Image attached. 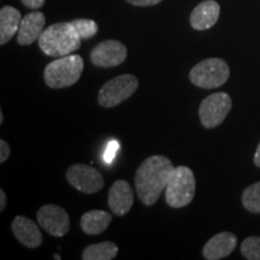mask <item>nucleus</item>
Instances as JSON below:
<instances>
[{
    "label": "nucleus",
    "mask_w": 260,
    "mask_h": 260,
    "mask_svg": "<svg viewBox=\"0 0 260 260\" xmlns=\"http://www.w3.org/2000/svg\"><path fill=\"white\" fill-rule=\"evenodd\" d=\"M175 167L164 155H152L142 161L135 174V188L141 203L152 206L167 189Z\"/></svg>",
    "instance_id": "1"
},
{
    "label": "nucleus",
    "mask_w": 260,
    "mask_h": 260,
    "mask_svg": "<svg viewBox=\"0 0 260 260\" xmlns=\"http://www.w3.org/2000/svg\"><path fill=\"white\" fill-rule=\"evenodd\" d=\"M38 41L46 56L60 58L79 50L82 39L71 22H60L45 29Z\"/></svg>",
    "instance_id": "2"
},
{
    "label": "nucleus",
    "mask_w": 260,
    "mask_h": 260,
    "mask_svg": "<svg viewBox=\"0 0 260 260\" xmlns=\"http://www.w3.org/2000/svg\"><path fill=\"white\" fill-rule=\"evenodd\" d=\"M84 68L82 57L79 54H68L47 64L44 79L50 88L60 89L74 86L80 80Z\"/></svg>",
    "instance_id": "3"
},
{
    "label": "nucleus",
    "mask_w": 260,
    "mask_h": 260,
    "mask_svg": "<svg viewBox=\"0 0 260 260\" xmlns=\"http://www.w3.org/2000/svg\"><path fill=\"white\" fill-rule=\"evenodd\" d=\"M195 188L197 182L191 169L183 165L175 168L165 189L167 204L174 209L187 206L194 199Z\"/></svg>",
    "instance_id": "4"
},
{
    "label": "nucleus",
    "mask_w": 260,
    "mask_h": 260,
    "mask_svg": "<svg viewBox=\"0 0 260 260\" xmlns=\"http://www.w3.org/2000/svg\"><path fill=\"white\" fill-rule=\"evenodd\" d=\"M230 76L229 65L220 58H209L198 63L189 73V80L199 88H218Z\"/></svg>",
    "instance_id": "5"
},
{
    "label": "nucleus",
    "mask_w": 260,
    "mask_h": 260,
    "mask_svg": "<svg viewBox=\"0 0 260 260\" xmlns=\"http://www.w3.org/2000/svg\"><path fill=\"white\" fill-rule=\"evenodd\" d=\"M139 88V80L134 75L124 74L113 77L102 87L98 103L103 107H115L134 94Z\"/></svg>",
    "instance_id": "6"
},
{
    "label": "nucleus",
    "mask_w": 260,
    "mask_h": 260,
    "mask_svg": "<svg viewBox=\"0 0 260 260\" xmlns=\"http://www.w3.org/2000/svg\"><path fill=\"white\" fill-rule=\"evenodd\" d=\"M232 106V98L228 93L218 92L205 98L199 106L201 124L206 129L217 128L225 121Z\"/></svg>",
    "instance_id": "7"
},
{
    "label": "nucleus",
    "mask_w": 260,
    "mask_h": 260,
    "mask_svg": "<svg viewBox=\"0 0 260 260\" xmlns=\"http://www.w3.org/2000/svg\"><path fill=\"white\" fill-rule=\"evenodd\" d=\"M67 180L74 188L84 194H94L104 188L103 175L86 164H74L68 168Z\"/></svg>",
    "instance_id": "8"
},
{
    "label": "nucleus",
    "mask_w": 260,
    "mask_h": 260,
    "mask_svg": "<svg viewBox=\"0 0 260 260\" xmlns=\"http://www.w3.org/2000/svg\"><path fill=\"white\" fill-rule=\"evenodd\" d=\"M38 222L50 235L61 237L70 229V217L63 207L50 204L44 205L38 211Z\"/></svg>",
    "instance_id": "9"
},
{
    "label": "nucleus",
    "mask_w": 260,
    "mask_h": 260,
    "mask_svg": "<svg viewBox=\"0 0 260 260\" xmlns=\"http://www.w3.org/2000/svg\"><path fill=\"white\" fill-rule=\"evenodd\" d=\"M128 51L121 41L106 40L98 44L90 52V60L95 67L113 68L126 59Z\"/></svg>",
    "instance_id": "10"
},
{
    "label": "nucleus",
    "mask_w": 260,
    "mask_h": 260,
    "mask_svg": "<svg viewBox=\"0 0 260 260\" xmlns=\"http://www.w3.org/2000/svg\"><path fill=\"white\" fill-rule=\"evenodd\" d=\"M109 207L116 216L123 217L134 205V191L128 182L118 180L109 190Z\"/></svg>",
    "instance_id": "11"
},
{
    "label": "nucleus",
    "mask_w": 260,
    "mask_h": 260,
    "mask_svg": "<svg viewBox=\"0 0 260 260\" xmlns=\"http://www.w3.org/2000/svg\"><path fill=\"white\" fill-rule=\"evenodd\" d=\"M46 18L40 11H34L27 14L22 18L17 32V42L22 46H29L39 40L42 31L45 30Z\"/></svg>",
    "instance_id": "12"
},
{
    "label": "nucleus",
    "mask_w": 260,
    "mask_h": 260,
    "mask_svg": "<svg viewBox=\"0 0 260 260\" xmlns=\"http://www.w3.org/2000/svg\"><path fill=\"white\" fill-rule=\"evenodd\" d=\"M237 239L233 233H219L204 246L203 255L207 260H219L230 255L236 248Z\"/></svg>",
    "instance_id": "13"
},
{
    "label": "nucleus",
    "mask_w": 260,
    "mask_h": 260,
    "mask_svg": "<svg viewBox=\"0 0 260 260\" xmlns=\"http://www.w3.org/2000/svg\"><path fill=\"white\" fill-rule=\"evenodd\" d=\"M11 229L16 239L28 248H38L42 243V234L39 226L28 217L17 216L12 220Z\"/></svg>",
    "instance_id": "14"
},
{
    "label": "nucleus",
    "mask_w": 260,
    "mask_h": 260,
    "mask_svg": "<svg viewBox=\"0 0 260 260\" xmlns=\"http://www.w3.org/2000/svg\"><path fill=\"white\" fill-rule=\"evenodd\" d=\"M220 14V6L214 0L200 3L190 14V25L195 30H207L217 23Z\"/></svg>",
    "instance_id": "15"
},
{
    "label": "nucleus",
    "mask_w": 260,
    "mask_h": 260,
    "mask_svg": "<svg viewBox=\"0 0 260 260\" xmlns=\"http://www.w3.org/2000/svg\"><path fill=\"white\" fill-rule=\"evenodd\" d=\"M22 16L17 9L4 6L0 10V45H5L17 34Z\"/></svg>",
    "instance_id": "16"
},
{
    "label": "nucleus",
    "mask_w": 260,
    "mask_h": 260,
    "mask_svg": "<svg viewBox=\"0 0 260 260\" xmlns=\"http://www.w3.org/2000/svg\"><path fill=\"white\" fill-rule=\"evenodd\" d=\"M112 222L111 214L103 210L88 211L81 217V228L87 235H99L105 232Z\"/></svg>",
    "instance_id": "17"
},
{
    "label": "nucleus",
    "mask_w": 260,
    "mask_h": 260,
    "mask_svg": "<svg viewBox=\"0 0 260 260\" xmlns=\"http://www.w3.org/2000/svg\"><path fill=\"white\" fill-rule=\"evenodd\" d=\"M118 254V246L115 242L104 241L93 243L84 248L83 260H112Z\"/></svg>",
    "instance_id": "18"
},
{
    "label": "nucleus",
    "mask_w": 260,
    "mask_h": 260,
    "mask_svg": "<svg viewBox=\"0 0 260 260\" xmlns=\"http://www.w3.org/2000/svg\"><path fill=\"white\" fill-rule=\"evenodd\" d=\"M242 205L249 212L260 213V182H256L243 190Z\"/></svg>",
    "instance_id": "19"
},
{
    "label": "nucleus",
    "mask_w": 260,
    "mask_h": 260,
    "mask_svg": "<svg viewBox=\"0 0 260 260\" xmlns=\"http://www.w3.org/2000/svg\"><path fill=\"white\" fill-rule=\"evenodd\" d=\"M71 23H73L75 29L79 32V35L82 40H87V39L95 37L98 29H99L96 22L93 21V19L76 18L74 19V21H71Z\"/></svg>",
    "instance_id": "20"
},
{
    "label": "nucleus",
    "mask_w": 260,
    "mask_h": 260,
    "mask_svg": "<svg viewBox=\"0 0 260 260\" xmlns=\"http://www.w3.org/2000/svg\"><path fill=\"white\" fill-rule=\"evenodd\" d=\"M241 253L248 260H260V237H247L241 245Z\"/></svg>",
    "instance_id": "21"
},
{
    "label": "nucleus",
    "mask_w": 260,
    "mask_h": 260,
    "mask_svg": "<svg viewBox=\"0 0 260 260\" xmlns=\"http://www.w3.org/2000/svg\"><path fill=\"white\" fill-rule=\"evenodd\" d=\"M118 149H119L118 142H117V141L109 142V145H107V147H106L105 153H104V160H105V162H107V164L112 162V160L115 159V155H116Z\"/></svg>",
    "instance_id": "22"
},
{
    "label": "nucleus",
    "mask_w": 260,
    "mask_h": 260,
    "mask_svg": "<svg viewBox=\"0 0 260 260\" xmlns=\"http://www.w3.org/2000/svg\"><path fill=\"white\" fill-rule=\"evenodd\" d=\"M10 155V146L5 140H0V162H5Z\"/></svg>",
    "instance_id": "23"
},
{
    "label": "nucleus",
    "mask_w": 260,
    "mask_h": 260,
    "mask_svg": "<svg viewBox=\"0 0 260 260\" xmlns=\"http://www.w3.org/2000/svg\"><path fill=\"white\" fill-rule=\"evenodd\" d=\"M126 2L135 6H153L161 3L162 0H126Z\"/></svg>",
    "instance_id": "24"
},
{
    "label": "nucleus",
    "mask_w": 260,
    "mask_h": 260,
    "mask_svg": "<svg viewBox=\"0 0 260 260\" xmlns=\"http://www.w3.org/2000/svg\"><path fill=\"white\" fill-rule=\"evenodd\" d=\"M21 2L23 3L24 6L32 10L40 9L45 4V0H21Z\"/></svg>",
    "instance_id": "25"
},
{
    "label": "nucleus",
    "mask_w": 260,
    "mask_h": 260,
    "mask_svg": "<svg viewBox=\"0 0 260 260\" xmlns=\"http://www.w3.org/2000/svg\"><path fill=\"white\" fill-rule=\"evenodd\" d=\"M6 206V194L3 189H0V211H4Z\"/></svg>",
    "instance_id": "26"
},
{
    "label": "nucleus",
    "mask_w": 260,
    "mask_h": 260,
    "mask_svg": "<svg viewBox=\"0 0 260 260\" xmlns=\"http://www.w3.org/2000/svg\"><path fill=\"white\" fill-rule=\"evenodd\" d=\"M254 164H255L258 168H260V142H259L258 148H256L255 154H254Z\"/></svg>",
    "instance_id": "27"
},
{
    "label": "nucleus",
    "mask_w": 260,
    "mask_h": 260,
    "mask_svg": "<svg viewBox=\"0 0 260 260\" xmlns=\"http://www.w3.org/2000/svg\"><path fill=\"white\" fill-rule=\"evenodd\" d=\"M3 121H4V113L0 111V124H3Z\"/></svg>",
    "instance_id": "28"
},
{
    "label": "nucleus",
    "mask_w": 260,
    "mask_h": 260,
    "mask_svg": "<svg viewBox=\"0 0 260 260\" xmlns=\"http://www.w3.org/2000/svg\"><path fill=\"white\" fill-rule=\"evenodd\" d=\"M54 259H60V256L58 255V254H56V255H54Z\"/></svg>",
    "instance_id": "29"
}]
</instances>
